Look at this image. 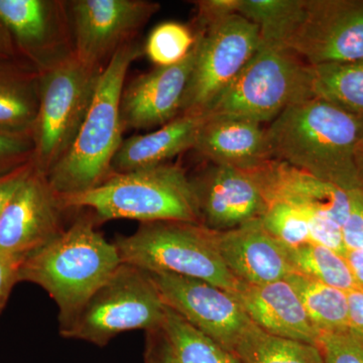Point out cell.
<instances>
[{
	"mask_svg": "<svg viewBox=\"0 0 363 363\" xmlns=\"http://www.w3.org/2000/svg\"><path fill=\"white\" fill-rule=\"evenodd\" d=\"M253 324L279 337L317 345L319 333L292 286L286 281L252 286L240 283L233 292Z\"/></svg>",
	"mask_w": 363,
	"mask_h": 363,
	"instance_id": "obj_19",
	"label": "cell"
},
{
	"mask_svg": "<svg viewBox=\"0 0 363 363\" xmlns=\"http://www.w3.org/2000/svg\"><path fill=\"white\" fill-rule=\"evenodd\" d=\"M190 180L200 224L209 230H233L266 212L267 199L255 169L209 164Z\"/></svg>",
	"mask_w": 363,
	"mask_h": 363,
	"instance_id": "obj_15",
	"label": "cell"
},
{
	"mask_svg": "<svg viewBox=\"0 0 363 363\" xmlns=\"http://www.w3.org/2000/svg\"><path fill=\"white\" fill-rule=\"evenodd\" d=\"M196 56L195 43L188 56L178 64L156 67L124 85L121 100L124 130L161 128L181 116Z\"/></svg>",
	"mask_w": 363,
	"mask_h": 363,
	"instance_id": "obj_16",
	"label": "cell"
},
{
	"mask_svg": "<svg viewBox=\"0 0 363 363\" xmlns=\"http://www.w3.org/2000/svg\"><path fill=\"white\" fill-rule=\"evenodd\" d=\"M298 294L318 333L348 328L347 295L344 291L292 272L285 279Z\"/></svg>",
	"mask_w": 363,
	"mask_h": 363,
	"instance_id": "obj_24",
	"label": "cell"
},
{
	"mask_svg": "<svg viewBox=\"0 0 363 363\" xmlns=\"http://www.w3.org/2000/svg\"><path fill=\"white\" fill-rule=\"evenodd\" d=\"M286 248L294 272L344 292L357 289L343 255L311 242Z\"/></svg>",
	"mask_w": 363,
	"mask_h": 363,
	"instance_id": "obj_28",
	"label": "cell"
},
{
	"mask_svg": "<svg viewBox=\"0 0 363 363\" xmlns=\"http://www.w3.org/2000/svg\"><path fill=\"white\" fill-rule=\"evenodd\" d=\"M306 0H240L238 13L259 28L264 44L285 47L305 14Z\"/></svg>",
	"mask_w": 363,
	"mask_h": 363,
	"instance_id": "obj_27",
	"label": "cell"
},
{
	"mask_svg": "<svg viewBox=\"0 0 363 363\" xmlns=\"http://www.w3.org/2000/svg\"><path fill=\"white\" fill-rule=\"evenodd\" d=\"M9 63L28 64L21 56L18 48L14 44L13 37L4 21L0 20V64Z\"/></svg>",
	"mask_w": 363,
	"mask_h": 363,
	"instance_id": "obj_40",
	"label": "cell"
},
{
	"mask_svg": "<svg viewBox=\"0 0 363 363\" xmlns=\"http://www.w3.org/2000/svg\"><path fill=\"white\" fill-rule=\"evenodd\" d=\"M194 30L197 56L181 116H204L262 44L259 28L238 13Z\"/></svg>",
	"mask_w": 363,
	"mask_h": 363,
	"instance_id": "obj_9",
	"label": "cell"
},
{
	"mask_svg": "<svg viewBox=\"0 0 363 363\" xmlns=\"http://www.w3.org/2000/svg\"><path fill=\"white\" fill-rule=\"evenodd\" d=\"M104 68L87 65L73 54L39 73L33 162L45 175L68 152L77 136Z\"/></svg>",
	"mask_w": 363,
	"mask_h": 363,
	"instance_id": "obj_8",
	"label": "cell"
},
{
	"mask_svg": "<svg viewBox=\"0 0 363 363\" xmlns=\"http://www.w3.org/2000/svg\"><path fill=\"white\" fill-rule=\"evenodd\" d=\"M284 48L310 66L363 60V0H306L302 23Z\"/></svg>",
	"mask_w": 363,
	"mask_h": 363,
	"instance_id": "obj_10",
	"label": "cell"
},
{
	"mask_svg": "<svg viewBox=\"0 0 363 363\" xmlns=\"http://www.w3.org/2000/svg\"><path fill=\"white\" fill-rule=\"evenodd\" d=\"M210 164L252 171L269 161L262 123L229 116H205L194 147Z\"/></svg>",
	"mask_w": 363,
	"mask_h": 363,
	"instance_id": "obj_20",
	"label": "cell"
},
{
	"mask_svg": "<svg viewBox=\"0 0 363 363\" xmlns=\"http://www.w3.org/2000/svg\"><path fill=\"white\" fill-rule=\"evenodd\" d=\"M66 210L89 209L97 223L131 219L142 223L184 221L199 223L190 177L177 164L113 174L97 187L60 195Z\"/></svg>",
	"mask_w": 363,
	"mask_h": 363,
	"instance_id": "obj_4",
	"label": "cell"
},
{
	"mask_svg": "<svg viewBox=\"0 0 363 363\" xmlns=\"http://www.w3.org/2000/svg\"><path fill=\"white\" fill-rule=\"evenodd\" d=\"M91 213L78 217L57 238L21 262L18 281L44 289L59 309L60 328L70 323L121 260L114 245L96 229Z\"/></svg>",
	"mask_w": 363,
	"mask_h": 363,
	"instance_id": "obj_2",
	"label": "cell"
},
{
	"mask_svg": "<svg viewBox=\"0 0 363 363\" xmlns=\"http://www.w3.org/2000/svg\"><path fill=\"white\" fill-rule=\"evenodd\" d=\"M164 313L166 305L149 272L121 264L60 334L104 347L123 332L159 328Z\"/></svg>",
	"mask_w": 363,
	"mask_h": 363,
	"instance_id": "obj_7",
	"label": "cell"
},
{
	"mask_svg": "<svg viewBox=\"0 0 363 363\" xmlns=\"http://www.w3.org/2000/svg\"><path fill=\"white\" fill-rule=\"evenodd\" d=\"M195 43L194 30L178 21H164L150 32L143 54L157 67L175 65L188 56Z\"/></svg>",
	"mask_w": 363,
	"mask_h": 363,
	"instance_id": "obj_29",
	"label": "cell"
},
{
	"mask_svg": "<svg viewBox=\"0 0 363 363\" xmlns=\"http://www.w3.org/2000/svg\"><path fill=\"white\" fill-rule=\"evenodd\" d=\"M25 257L0 252V312L4 309L11 290L18 281V272Z\"/></svg>",
	"mask_w": 363,
	"mask_h": 363,
	"instance_id": "obj_36",
	"label": "cell"
},
{
	"mask_svg": "<svg viewBox=\"0 0 363 363\" xmlns=\"http://www.w3.org/2000/svg\"><path fill=\"white\" fill-rule=\"evenodd\" d=\"M350 193V211L342 226L346 247L363 250V194L360 191Z\"/></svg>",
	"mask_w": 363,
	"mask_h": 363,
	"instance_id": "obj_34",
	"label": "cell"
},
{
	"mask_svg": "<svg viewBox=\"0 0 363 363\" xmlns=\"http://www.w3.org/2000/svg\"><path fill=\"white\" fill-rule=\"evenodd\" d=\"M39 104V73L25 63L0 64V131L33 135Z\"/></svg>",
	"mask_w": 363,
	"mask_h": 363,
	"instance_id": "obj_22",
	"label": "cell"
},
{
	"mask_svg": "<svg viewBox=\"0 0 363 363\" xmlns=\"http://www.w3.org/2000/svg\"><path fill=\"white\" fill-rule=\"evenodd\" d=\"M314 97L363 117V60L311 66Z\"/></svg>",
	"mask_w": 363,
	"mask_h": 363,
	"instance_id": "obj_26",
	"label": "cell"
},
{
	"mask_svg": "<svg viewBox=\"0 0 363 363\" xmlns=\"http://www.w3.org/2000/svg\"><path fill=\"white\" fill-rule=\"evenodd\" d=\"M240 0H199L194 1L197 7V28H205L214 25L233 14L238 13Z\"/></svg>",
	"mask_w": 363,
	"mask_h": 363,
	"instance_id": "obj_35",
	"label": "cell"
},
{
	"mask_svg": "<svg viewBox=\"0 0 363 363\" xmlns=\"http://www.w3.org/2000/svg\"><path fill=\"white\" fill-rule=\"evenodd\" d=\"M33 135L0 131V176L33 161Z\"/></svg>",
	"mask_w": 363,
	"mask_h": 363,
	"instance_id": "obj_32",
	"label": "cell"
},
{
	"mask_svg": "<svg viewBox=\"0 0 363 363\" xmlns=\"http://www.w3.org/2000/svg\"><path fill=\"white\" fill-rule=\"evenodd\" d=\"M317 346L324 363H363V334L350 328L320 334Z\"/></svg>",
	"mask_w": 363,
	"mask_h": 363,
	"instance_id": "obj_31",
	"label": "cell"
},
{
	"mask_svg": "<svg viewBox=\"0 0 363 363\" xmlns=\"http://www.w3.org/2000/svg\"><path fill=\"white\" fill-rule=\"evenodd\" d=\"M347 295L348 328L363 334V291L354 289Z\"/></svg>",
	"mask_w": 363,
	"mask_h": 363,
	"instance_id": "obj_39",
	"label": "cell"
},
{
	"mask_svg": "<svg viewBox=\"0 0 363 363\" xmlns=\"http://www.w3.org/2000/svg\"><path fill=\"white\" fill-rule=\"evenodd\" d=\"M145 363H179L169 350L160 327L154 330L145 331Z\"/></svg>",
	"mask_w": 363,
	"mask_h": 363,
	"instance_id": "obj_37",
	"label": "cell"
},
{
	"mask_svg": "<svg viewBox=\"0 0 363 363\" xmlns=\"http://www.w3.org/2000/svg\"><path fill=\"white\" fill-rule=\"evenodd\" d=\"M215 242L227 269L240 283L264 285L294 272L285 245L267 233L260 219L215 233Z\"/></svg>",
	"mask_w": 363,
	"mask_h": 363,
	"instance_id": "obj_17",
	"label": "cell"
},
{
	"mask_svg": "<svg viewBox=\"0 0 363 363\" xmlns=\"http://www.w3.org/2000/svg\"><path fill=\"white\" fill-rule=\"evenodd\" d=\"M33 167H35V162L32 161L25 166L9 172L6 175L0 176V217H1L7 202L9 201L11 196L16 192V189L20 187L21 184L28 174L32 172Z\"/></svg>",
	"mask_w": 363,
	"mask_h": 363,
	"instance_id": "obj_38",
	"label": "cell"
},
{
	"mask_svg": "<svg viewBox=\"0 0 363 363\" xmlns=\"http://www.w3.org/2000/svg\"><path fill=\"white\" fill-rule=\"evenodd\" d=\"M354 167L358 187L363 194V135L358 142L354 152Z\"/></svg>",
	"mask_w": 363,
	"mask_h": 363,
	"instance_id": "obj_42",
	"label": "cell"
},
{
	"mask_svg": "<svg viewBox=\"0 0 363 363\" xmlns=\"http://www.w3.org/2000/svg\"><path fill=\"white\" fill-rule=\"evenodd\" d=\"M143 55L133 40L117 50L100 76L92 104L70 149L48 173L59 195L97 187L113 175L112 161L123 143L121 100L131 64Z\"/></svg>",
	"mask_w": 363,
	"mask_h": 363,
	"instance_id": "obj_3",
	"label": "cell"
},
{
	"mask_svg": "<svg viewBox=\"0 0 363 363\" xmlns=\"http://www.w3.org/2000/svg\"><path fill=\"white\" fill-rule=\"evenodd\" d=\"M0 20L11 33L21 56L38 73L74 54L67 1L0 0Z\"/></svg>",
	"mask_w": 363,
	"mask_h": 363,
	"instance_id": "obj_13",
	"label": "cell"
},
{
	"mask_svg": "<svg viewBox=\"0 0 363 363\" xmlns=\"http://www.w3.org/2000/svg\"><path fill=\"white\" fill-rule=\"evenodd\" d=\"M121 264L147 272L201 279L233 293L240 281L227 269L215 233L199 223L156 221L142 223L135 233L114 241Z\"/></svg>",
	"mask_w": 363,
	"mask_h": 363,
	"instance_id": "obj_5",
	"label": "cell"
},
{
	"mask_svg": "<svg viewBox=\"0 0 363 363\" xmlns=\"http://www.w3.org/2000/svg\"><path fill=\"white\" fill-rule=\"evenodd\" d=\"M272 160L346 192L359 191L354 152L363 135V117L319 97L291 105L266 128Z\"/></svg>",
	"mask_w": 363,
	"mask_h": 363,
	"instance_id": "obj_1",
	"label": "cell"
},
{
	"mask_svg": "<svg viewBox=\"0 0 363 363\" xmlns=\"http://www.w3.org/2000/svg\"><path fill=\"white\" fill-rule=\"evenodd\" d=\"M260 222L272 238L286 247H297L311 242L307 217L302 210L292 205L281 201L269 202Z\"/></svg>",
	"mask_w": 363,
	"mask_h": 363,
	"instance_id": "obj_30",
	"label": "cell"
},
{
	"mask_svg": "<svg viewBox=\"0 0 363 363\" xmlns=\"http://www.w3.org/2000/svg\"><path fill=\"white\" fill-rule=\"evenodd\" d=\"M344 257L350 267L357 289L363 291V250L348 248Z\"/></svg>",
	"mask_w": 363,
	"mask_h": 363,
	"instance_id": "obj_41",
	"label": "cell"
},
{
	"mask_svg": "<svg viewBox=\"0 0 363 363\" xmlns=\"http://www.w3.org/2000/svg\"><path fill=\"white\" fill-rule=\"evenodd\" d=\"M204 116H179L171 123L145 135L123 140L112 161L114 174L152 168L194 147Z\"/></svg>",
	"mask_w": 363,
	"mask_h": 363,
	"instance_id": "obj_21",
	"label": "cell"
},
{
	"mask_svg": "<svg viewBox=\"0 0 363 363\" xmlns=\"http://www.w3.org/2000/svg\"><path fill=\"white\" fill-rule=\"evenodd\" d=\"M231 353L240 363H324L317 345L272 335L252 322Z\"/></svg>",
	"mask_w": 363,
	"mask_h": 363,
	"instance_id": "obj_23",
	"label": "cell"
},
{
	"mask_svg": "<svg viewBox=\"0 0 363 363\" xmlns=\"http://www.w3.org/2000/svg\"><path fill=\"white\" fill-rule=\"evenodd\" d=\"M67 4L74 54L94 67H104L117 50L133 42L161 7L147 0H73Z\"/></svg>",
	"mask_w": 363,
	"mask_h": 363,
	"instance_id": "obj_11",
	"label": "cell"
},
{
	"mask_svg": "<svg viewBox=\"0 0 363 363\" xmlns=\"http://www.w3.org/2000/svg\"><path fill=\"white\" fill-rule=\"evenodd\" d=\"M303 212L309 223L311 243L329 248L344 257L347 247L344 242L342 226L322 215L309 211Z\"/></svg>",
	"mask_w": 363,
	"mask_h": 363,
	"instance_id": "obj_33",
	"label": "cell"
},
{
	"mask_svg": "<svg viewBox=\"0 0 363 363\" xmlns=\"http://www.w3.org/2000/svg\"><path fill=\"white\" fill-rule=\"evenodd\" d=\"M312 97L311 66L286 48L262 42L204 116L272 123L291 105Z\"/></svg>",
	"mask_w": 363,
	"mask_h": 363,
	"instance_id": "obj_6",
	"label": "cell"
},
{
	"mask_svg": "<svg viewBox=\"0 0 363 363\" xmlns=\"http://www.w3.org/2000/svg\"><path fill=\"white\" fill-rule=\"evenodd\" d=\"M149 274L167 307L233 352L252 323L233 293L201 279L160 272Z\"/></svg>",
	"mask_w": 363,
	"mask_h": 363,
	"instance_id": "obj_12",
	"label": "cell"
},
{
	"mask_svg": "<svg viewBox=\"0 0 363 363\" xmlns=\"http://www.w3.org/2000/svg\"><path fill=\"white\" fill-rule=\"evenodd\" d=\"M160 330L179 363H240L230 351L197 330L167 306Z\"/></svg>",
	"mask_w": 363,
	"mask_h": 363,
	"instance_id": "obj_25",
	"label": "cell"
},
{
	"mask_svg": "<svg viewBox=\"0 0 363 363\" xmlns=\"http://www.w3.org/2000/svg\"><path fill=\"white\" fill-rule=\"evenodd\" d=\"M61 198L35 166L16 189L0 217V252L26 257L66 227Z\"/></svg>",
	"mask_w": 363,
	"mask_h": 363,
	"instance_id": "obj_14",
	"label": "cell"
},
{
	"mask_svg": "<svg viewBox=\"0 0 363 363\" xmlns=\"http://www.w3.org/2000/svg\"><path fill=\"white\" fill-rule=\"evenodd\" d=\"M267 204L285 202L303 211L313 212L343 226L350 211V193L289 166L269 160L255 169Z\"/></svg>",
	"mask_w": 363,
	"mask_h": 363,
	"instance_id": "obj_18",
	"label": "cell"
}]
</instances>
